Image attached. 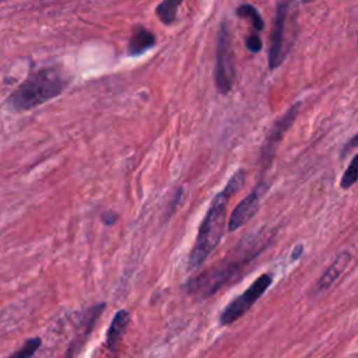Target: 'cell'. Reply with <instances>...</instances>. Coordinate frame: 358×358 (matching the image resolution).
Segmentation results:
<instances>
[{"mask_svg": "<svg viewBox=\"0 0 358 358\" xmlns=\"http://www.w3.org/2000/svg\"><path fill=\"white\" fill-rule=\"evenodd\" d=\"M260 243L262 241H259V235L242 239V242L217 266H213L190 278L185 284V291L200 299L211 296L225 284L232 281L243 267H246L260 253L263 249V245Z\"/></svg>", "mask_w": 358, "mask_h": 358, "instance_id": "1", "label": "cell"}, {"mask_svg": "<svg viewBox=\"0 0 358 358\" xmlns=\"http://www.w3.org/2000/svg\"><path fill=\"white\" fill-rule=\"evenodd\" d=\"M245 183V172L241 169L235 172L225 187L213 199L203 222L200 224L194 245L189 256V268L200 267L210 253L218 246L222 234L227 215V207L232 194H235Z\"/></svg>", "mask_w": 358, "mask_h": 358, "instance_id": "2", "label": "cell"}, {"mask_svg": "<svg viewBox=\"0 0 358 358\" xmlns=\"http://www.w3.org/2000/svg\"><path fill=\"white\" fill-rule=\"evenodd\" d=\"M69 84L67 76L57 67H42L8 96V106L15 112L34 109L43 102L60 95Z\"/></svg>", "mask_w": 358, "mask_h": 358, "instance_id": "3", "label": "cell"}, {"mask_svg": "<svg viewBox=\"0 0 358 358\" xmlns=\"http://www.w3.org/2000/svg\"><path fill=\"white\" fill-rule=\"evenodd\" d=\"M294 0H280L277 4V11L274 17V24L270 36L268 49V66L270 69L278 67L287 57L291 49V38L288 36V22L292 11Z\"/></svg>", "mask_w": 358, "mask_h": 358, "instance_id": "4", "label": "cell"}, {"mask_svg": "<svg viewBox=\"0 0 358 358\" xmlns=\"http://www.w3.org/2000/svg\"><path fill=\"white\" fill-rule=\"evenodd\" d=\"M273 282V275L270 273H263L257 277L241 295L232 299L220 315V324L228 326L236 322L241 316H243L255 302L268 289Z\"/></svg>", "mask_w": 358, "mask_h": 358, "instance_id": "5", "label": "cell"}, {"mask_svg": "<svg viewBox=\"0 0 358 358\" xmlns=\"http://www.w3.org/2000/svg\"><path fill=\"white\" fill-rule=\"evenodd\" d=\"M234 66H232V49L229 41V31L227 24H222L217 38L215 46V69L214 81L221 94H228L232 88L234 81Z\"/></svg>", "mask_w": 358, "mask_h": 358, "instance_id": "6", "label": "cell"}, {"mask_svg": "<svg viewBox=\"0 0 358 358\" xmlns=\"http://www.w3.org/2000/svg\"><path fill=\"white\" fill-rule=\"evenodd\" d=\"M298 109H299V103H295L292 105L274 124L273 127L270 129L267 137H266V141L262 147V152H260V164L263 166V169H267L273 161V157L275 154V150H277V145L280 143V140L282 138L284 133L287 131V129L292 124L296 113H298Z\"/></svg>", "mask_w": 358, "mask_h": 358, "instance_id": "7", "label": "cell"}, {"mask_svg": "<svg viewBox=\"0 0 358 358\" xmlns=\"http://www.w3.org/2000/svg\"><path fill=\"white\" fill-rule=\"evenodd\" d=\"M266 189H267L266 183L257 185L249 193V196H246L242 201H239L236 204V207L231 213V217H229V221H228V231L239 229L243 224H246L255 215V213L259 208L262 194L266 192Z\"/></svg>", "mask_w": 358, "mask_h": 358, "instance_id": "8", "label": "cell"}, {"mask_svg": "<svg viewBox=\"0 0 358 358\" xmlns=\"http://www.w3.org/2000/svg\"><path fill=\"white\" fill-rule=\"evenodd\" d=\"M105 309V303H98L92 308H90L87 310V316L84 317V327L81 330H78V333L74 336V338L70 341L66 355L64 358H76V354L83 348V345L85 344L88 336L91 334L94 324L96 322V319L99 317V315L103 312Z\"/></svg>", "mask_w": 358, "mask_h": 358, "instance_id": "9", "label": "cell"}, {"mask_svg": "<svg viewBox=\"0 0 358 358\" xmlns=\"http://www.w3.org/2000/svg\"><path fill=\"white\" fill-rule=\"evenodd\" d=\"M351 260V253L348 252H343L340 253L333 263L324 270V273L322 274V277L317 280L316 285H315V291L316 292H323L327 288H330L333 285V282L341 275V273L347 268L348 263Z\"/></svg>", "mask_w": 358, "mask_h": 358, "instance_id": "10", "label": "cell"}, {"mask_svg": "<svg viewBox=\"0 0 358 358\" xmlns=\"http://www.w3.org/2000/svg\"><path fill=\"white\" fill-rule=\"evenodd\" d=\"M155 35L151 31L145 28H137L130 36V41L127 43V52L130 56H140L150 50L155 45Z\"/></svg>", "mask_w": 358, "mask_h": 358, "instance_id": "11", "label": "cell"}, {"mask_svg": "<svg viewBox=\"0 0 358 358\" xmlns=\"http://www.w3.org/2000/svg\"><path fill=\"white\" fill-rule=\"evenodd\" d=\"M129 322H130V315L127 310L120 309L116 312V315L113 316L112 323L106 331V345L109 348H113L120 341V338L123 337V334L129 326Z\"/></svg>", "mask_w": 358, "mask_h": 358, "instance_id": "12", "label": "cell"}, {"mask_svg": "<svg viewBox=\"0 0 358 358\" xmlns=\"http://www.w3.org/2000/svg\"><path fill=\"white\" fill-rule=\"evenodd\" d=\"M182 1L183 0H162L155 8V14L164 24H172L176 18L178 8Z\"/></svg>", "mask_w": 358, "mask_h": 358, "instance_id": "13", "label": "cell"}, {"mask_svg": "<svg viewBox=\"0 0 358 358\" xmlns=\"http://www.w3.org/2000/svg\"><path fill=\"white\" fill-rule=\"evenodd\" d=\"M236 15L241 17V18H245V20H249L253 25V28L256 31H262L263 27H264V21L262 18V15L259 14V11L250 6V4H242L236 8Z\"/></svg>", "mask_w": 358, "mask_h": 358, "instance_id": "14", "label": "cell"}, {"mask_svg": "<svg viewBox=\"0 0 358 358\" xmlns=\"http://www.w3.org/2000/svg\"><path fill=\"white\" fill-rule=\"evenodd\" d=\"M358 182V152L352 157L351 162L345 168L341 179H340V187L341 189H350Z\"/></svg>", "mask_w": 358, "mask_h": 358, "instance_id": "15", "label": "cell"}, {"mask_svg": "<svg viewBox=\"0 0 358 358\" xmlns=\"http://www.w3.org/2000/svg\"><path fill=\"white\" fill-rule=\"evenodd\" d=\"M41 344H42V341L39 337H32V338L27 340L25 344L22 347H20L15 352H13L8 358H31L38 351Z\"/></svg>", "mask_w": 358, "mask_h": 358, "instance_id": "16", "label": "cell"}, {"mask_svg": "<svg viewBox=\"0 0 358 358\" xmlns=\"http://www.w3.org/2000/svg\"><path fill=\"white\" fill-rule=\"evenodd\" d=\"M245 46L249 52L252 53H257L262 50V39L257 34H250L246 36L245 39Z\"/></svg>", "mask_w": 358, "mask_h": 358, "instance_id": "17", "label": "cell"}, {"mask_svg": "<svg viewBox=\"0 0 358 358\" xmlns=\"http://www.w3.org/2000/svg\"><path fill=\"white\" fill-rule=\"evenodd\" d=\"M352 148H358V133L357 134H354L348 141H347V144L344 145V148H343V154H347L350 150H352Z\"/></svg>", "mask_w": 358, "mask_h": 358, "instance_id": "18", "label": "cell"}, {"mask_svg": "<svg viewBox=\"0 0 358 358\" xmlns=\"http://www.w3.org/2000/svg\"><path fill=\"white\" fill-rule=\"evenodd\" d=\"M116 218H117V215H116L115 213H112V211H108V213H105V214L101 215V220H102L106 225H112V224L116 221Z\"/></svg>", "mask_w": 358, "mask_h": 358, "instance_id": "19", "label": "cell"}, {"mask_svg": "<svg viewBox=\"0 0 358 358\" xmlns=\"http://www.w3.org/2000/svg\"><path fill=\"white\" fill-rule=\"evenodd\" d=\"M303 3H310V1H315V0H302Z\"/></svg>", "mask_w": 358, "mask_h": 358, "instance_id": "20", "label": "cell"}]
</instances>
